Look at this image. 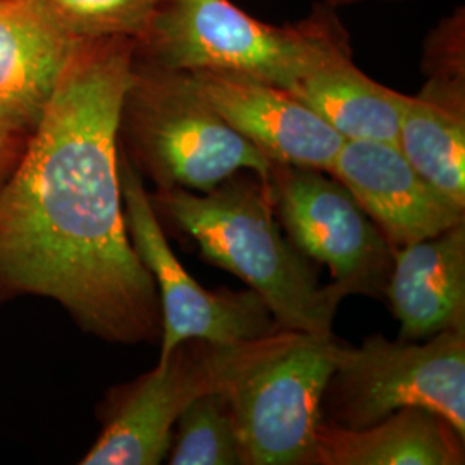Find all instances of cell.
I'll return each mask as SVG.
<instances>
[{
	"label": "cell",
	"instance_id": "cell-19",
	"mask_svg": "<svg viewBox=\"0 0 465 465\" xmlns=\"http://www.w3.org/2000/svg\"><path fill=\"white\" fill-rule=\"evenodd\" d=\"M26 140L0 134V186L7 180L11 171L16 166L17 159L23 152Z\"/></svg>",
	"mask_w": 465,
	"mask_h": 465
},
{
	"label": "cell",
	"instance_id": "cell-15",
	"mask_svg": "<svg viewBox=\"0 0 465 465\" xmlns=\"http://www.w3.org/2000/svg\"><path fill=\"white\" fill-rule=\"evenodd\" d=\"M288 92L324 119L343 140L399 143L403 95L371 80L353 64L349 38L332 47Z\"/></svg>",
	"mask_w": 465,
	"mask_h": 465
},
{
	"label": "cell",
	"instance_id": "cell-18",
	"mask_svg": "<svg viewBox=\"0 0 465 465\" xmlns=\"http://www.w3.org/2000/svg\"><path fill=\"white\" fill-rule=\"evenodd\" d=\"M78 40L126 38L143 44L163 0H36Z\"/></svg>",
	"mask_w": 465,
	"mask_h": 465
},
{
	"label": "cell",
	"instance_id": "cell-20",
	"mask_svg": "<svg viewBox=\"0 0 465 465\" xmlns=\"http://www.w3.org/2000/svg\"><path fill=\"white\" fill-rule=\"evenodd\" d=\"M359 2H372V0H326V5L334 9V7L351 5V4H359ZM378 2H405V0H378Z\"/></svg>",
	"mask_w": 465,
	"mask_h": 465
},
{
	"label": "cell",
	"instance_id": "cell-14",
	"mask_svg": "<svg viewBox=\"0 0 465 465\" xmlns=\"http://www.w3.org/2000/svg\"><path fill=\"white\" fill-rule=\"evenodd\" d=\"M464 443L447 419L407 407L362 430L322 420L314 465H462Z\"/></svg>",
	"mask_w": 465,
	"mask_h": 465
},
{
	"label": "cell",
	"instance_id": "cell-9",
	"mask_svg": "<svg viewBox=\"0 0 465 465\" xmlns=\"http://www.w3.org/2000/svg\"><path fill=\"white\" fill-rule=\"evenodd\" d=\"M223 347L184 340L149 372L111 388L99 405L102 431L80 464H163L178 417L200 395L219 391Z\"/></svg>",
	"mask_w": 465,
	"mask_h": 465
},
{
	"label": "cell",
	"instance_id": "cell-4",
	"mask_svg": "<svg viewBox=\"0 0 465 465\" xmlns=\"http://www.w3.org/2000/svg\"><path fill=\"white\" fill-rule=\"evenodd\" d=\"M119 150L155 190L207 193L242 171L267 186L272 167L219 116L190 73L136 59L121 109Z\"/></svg>",
	"mask_w": 465,
	"mask_h": 465
},
{
	"label": "cell",
	"instance_id": "cell-3",
	"mask_svg": "<svg viewBox=\"0 0 465 465\" xmlns=\"http://www.w3.org/2000/svg\"><path fill=\"white\" fill-rule=\"evenodd\" d=\"M338 340L274 330L223 347L219 391L232 409L243 465H314L322 397Z\"/></svg>",
	"mask_w": 465,
	"mask_h": 465
},
{
	"label": "cell",
	"instance_id": "cell-8",
	"mask_svg": "<svg viewBox=\"0 0 465 465\" xmlns=\"http://www.w3.org/2000/svg\"><path fill=\"white\" fill-rule=\"evenodd\" d=\"M266 188L286 236L309 261L330 267L347 297L381 299L393 249L345 184L317 169L272 164Z\"/></svg>",
	"mask_w": 465,
	"mask_h": 465
},
{
	"label": "cell",
	"instance_id": "cell-5",
	"mask_svg": "<svg viewBox=\"0 0 465 465\" xmlns=\"http://www.w3.org/2000/svg\"><path fill=\"white\" fill-rule=\"evenodd\" d=\"M347 38L330 5L295 26H272L230 0H163L143 45L157 66L247 76L290 90Z\"/></svg>",
	"mask_w": 465,
	"mask_h": 465
},
{
	"label": "cell",
	"instance_id": "cell-1",
	"mask_svg": "<svg viewBox=\"0 0 465 465\" xmlns=\"http://www.w3.org/2000/svg\"><path fill=\"white\" fill-rule=\"evenodd\" d=\"M136 42L84 40L0 186V303L55 302L114 345L161 341L155 282L123 214L119 119Z\"/></svg>",
	"mask_w": 465,
	"mask_h": 465
},
{
	"label": "cell",
	"instance_id": "cell-10",
	"mask_svg": "<svg viewBox=\"0 0 465 465\" xmlns=\"http://www.w3.org/2000/svg\"><path fill=\"white\" fill-rule=\"evenodd\" d=\"M328 173L349 188L393 250L465 221V209L422 178L399 145L345 140Z\"/></svg>",
	"mask_w": 465,
	"mask_h": 465
},
{
	"label": "cell",
	"instance_id": "cell-2",
	"mask_svg": "<svg viewBox=\"0 0 465 465\" xmlns=\"http://www.w3.org/2000/svg\"><path fill=\"white\" fill-rule=\"evenodd\" d=\"M157 216L186 232L202 255L247 282L280 330L332 338L338 305L334 282L321 286L316 269L276 221L267 188L232 176L207 193L164 188L150 193Z\"/></svg>",
	"mask_w": 465,
	"mask_h": 465
},
{
	"label": "cell",
	"instance_id": "cell-6",
	"mask_svg": "<svg viewBox=\"0 0 465 465\" xmlns=\"http://www.w3.org/2000/svg\"><path fill=\"white\" fill-rule=\"evenodd\" d=\"M407 407L447 419L465 438V330L436 332L426 343L382 334L357 349L338 341L322 420L362 430Z\"/></svg>",
	"mask_w": 465,
	"mask_h": 465
},
{
	"label": "cell",
	"instance_id": "cell-12",
	"mask_svg": "<svg viewBox=\"0 0 465 465\" xmlns=\"http://www.w3.org/2000/svg\"><path fill=\"white\" fill-rule=\"evenodd\" d=\"M82 44L36 0H0V134L30 136Z\"/></svg>",
	"mask_w": 465,
	"mask_h": 465
},
{
	"label": "cell",
	"instance_id": "cell-13",
	"mask_svg": "<svg viewBox=\"0 0 465 465\" xmlns=\"http://www.w3.org/2000/svg\"><path fill=\"white\" fill-rule=\"evenodd\" d=\"M384 295L399 319L401 340L465 330V221L393 250Z\"/></svg>",
	"mask_w": 465,
	"mask_h": 465
},
{
	"label": "cell",
	"instance_id": "cell-7",
	"mask_svg": "<svg viewBox=\"0 0 465 465\" xmlns=\"http://www.w3.org/2000/svg\"><path fill=\"white\" fill-rule=\"evenodd\" d=\"M123 214L130 242L155 282L161 302L163 332L159 359L184 340L236 343L278 330L264 300L253 290L211 292L184 269L152 205L150 193L134 164L119 150Z\"/></svg>",
	"mask_w": 465,
	"mask_h": 465
},
{
	"label": "cell",
	"instance_id": "cell-11",
	"mask_svg": "<svg viewBox=\"0 0 465 465\" xmlns=\"http://www.w3.org/2000/svg\"><path fill=\"white\" fill-rule=\"evenodd\" d=\"M190 76L219 116L272 164L330 171L343 136L288 90L224 73Z\"/></svg>",
	"mask_w": 465,
	"mask_h": 465
},
{
	"label": "cell",
	"instance_id": "cell-17",
	"mask_svg": "<svg viewBox=\"0 0 465 465\" xmlns=\"http://www.w3.org/2000/svg\"><path fill=\"white\" fill-rule=\"evenodd\" d=\"M171 465H243L232 409L221 391L203 393L178 417Z\"/></svg>",
	"mask_w": 465,
	"mask_h": 465
},
{
	"label": "cell",
	"instance_id": "cell-16",
	"mask_svg": "<svg viewBox=\"0 0 465 465\" xmlns=\"http://www.w3.org/2000/svg\"><path fill=\"white\" fill-rule=\"evenodd\" d=\"M399 149L417 173L465 209V84L430 78L403 95Z\"/></svg>",
	"mask_w": 465,
	"mask_h": 465
}]
</instances>
